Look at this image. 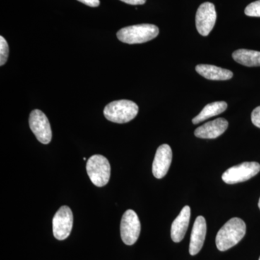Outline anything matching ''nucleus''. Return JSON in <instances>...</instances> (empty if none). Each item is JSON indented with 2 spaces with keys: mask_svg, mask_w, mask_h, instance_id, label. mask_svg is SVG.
<instances>
[{
  "mask_svg": "<svg viewBox=\"0 0 260 260\" xmlns=\"http://www.w3.org/2000/svg\"><path fill=\"white\" fill-rule=\"evenodd\" d=\"M246 226L244 220L239 218L230 219L217 234L215 243L218 250H229L244 238Z\"/></svg>",
  "mask_w": 260,
  "mask_h": 260,
  "instance_id": "1",
  "label": "nucleus"
},
{
  "mask_svg": "<svg viewBox=\"0 0 260 260\" xmlns=\"http://www.w3.org/2000/svg\"><path fill=\"white\" fill-rule=\"evenodd\" d=\"M159 34L156 25L152 24H140L121 28L117 32V38L126 44H143L155 39Z\"/></svg>",
  "mask_w": 260,
  "mask_h": 260,
  "instance_id": "2",
  "label": "nucleus"
},
{
  "mask_svg": "<svg viewBox=\"0 0 260 260\" xmlns=\"http://www.w3.org/2000/svg\"><path fill=\"white\" fill-rule=\"evenodd\" d=\"M139 107L129 100H119L111 102L104 110L108 120L119 124L129 122L138 115Z\"/></svg>",
  "mask_w": 260,
  "mask_h": 260,
  "instance_id": "3",
  "label": "nucleus"
},
{
  "mask_svg": "<svg viewBox=\"0 0 260 260\" xmlns=\"http://www.w3.org/2000/svg\"><path fill=\"white\" fill-rule=\"evenodd\" d=\"M86 170L94 185L102 187L107 185L111 177V166L107 158L94 155L87 161Z\"/></svg>",
  "mask_w": 260,
  "mask_h": 260,
  "instance_id": "4",
  "label": "nucleus"
},
{
  "mask_svg": "<svg viewBox=\"0 0 260 260\" xmlns=\"http://www.w3.org/2000/svg\"><path fill=\"white\" fill-rule=\"evenodd\" d=\"M260 172L259 164L256 162H244L229 168L222 175L224 182L229 184L244 182L254 177Z\"/></svg>",
  "mask_w": 260,
  "mask_h": 260,
  "instance_id": "5",
  "label": "nucleus"
},
{
  "mask_svg": "<svg viewBox=\"0 0 260 260\" xmlns=\"http://www.w3.org/2000/svg\"><path fill=\"white\" fill-rule=\"evenodd\" d=\"M141 224L134 210H127L121 220L120 233L123 242L126 245H133L140 237Z\"/></svg>",
  "mask_w": 260,
  "mask_h": 260,
  "instance_id": "6",
  "label": "nucleus"
},
{
  "mask_svg": "<svg viewBox=\"0 0 260 260\" xmlns=\"http://www.w3.org/2000/svg\"><path fill=\"white\" fill-rule=\"evenodd\" d=\"M29 125L40 143L45 145L50 143L52 138L50 123L42 111L35 109L30 113Z\"/></svg>",
  "mask_w": 260,
  "mask_h": 260,
  "instance_id": "7",
  "label": "nucleus"
},
{
  "mask_svg": "<svg viewBox=\"0 0 260 260\" xmlns=\"http://www.w3.org/2000/svg\"><path fill=\"white\" fill-rule=\"evenodd\" d=\"M217 13L213 3H205L198 8L196 13L197 30L200 35L207 37L212 31L216 22Z\"/></svg>",
  "mask_w": 260,
  "mask_h": 260,
  "instance_id": "8",
  "label": "nucleus"
},
{
  "mask_svg": "<svg viewBox=\"0 0 260 260\" xmlns=\"http://www.w3.org/2000/svg\"><path fill=\"white\" fill-rule=\"evenodd\" d=\"M73 225V212L68 206H62L53 218V234L58 240L69 237Z\"/></svg>",
  "mask_w": 260,
  "mask_h": 260,
  "instance_id": "9",
  "label": "nucleus"
},
{
  "mask_svg": "<svg viewBox=\"0 0 260 260\" xmlns=\"http://www.w3.org/2000/svg\"><path fill=\"white\" fill-rule=\"evenodd\" d=\"M172 161V150L169 145H160L157 149L153 162V174L156 179L167 175Z\"/></svg>",
  "mask_w": 260,
  "mask_h": 260,
  "instance_id": "10",
  "label": "nucleus"
},
{
  "mask_svg": "<svg viewBox=\"0 0 260 260\" xmlns=\"http://www.w3.org/2000/svg\"><path fill=\"white\" fill-rule=\"evenodd\" d=\"M228 126L229 122L226 119L218 118L197 128L194 131V135L197 138L202 139H215L225 133Z\"/></svg>",
  "mask_w": 260,
  "mask_h": 260,
  "instance_id": "11",
  "label": "nucleus"
},
{
  "mask_svg": "<svg viewBox=\"0 0 260 260\" xmlns=\"http://www.w3.org/2000/svg\"><path fill=\"white\" fill-rule=\"evenodd\" d=\"M207 233L206 220L203 216H198L195 220L191 230L189 253L191 255L198 254L204 244Z\"/></svg>",
  "mask_w": 260,
  "mask_h": 260,
  "instance_id": "12",
  "label": "nucleus"
},
{
  "mask_svg": "<svg viewBox=\"0 0 260 260\" xmlns=\"http://www.w3.org/2000/svg\"><path fill=\"white\" fill-rule=\"evenodd\" d=\"M190 215V208L189 206H185L174 220L171 229V237L173 242L179 243L183 240L189 227Z\"/></svg>",
  "mask_w": 260,
  "mask_h": 260,
  "instance_id": "13",
  "label": "nucleus"
},
{
  "mask_svg": "<svg viewBox=\"0 0 260 260\" xmlns=\"http://www.w3.org/2000/svg\"><path fill=\"white\" fill-rule=\"evenodd\" d=\"M197 73L204 77L206 79L211 80H228L232 79L233 73L230 70L218 68L210 64L197 65Z\"/></svg>",
  "mask_w": 260,
  "mask_h": 260,
  "instance_id": "14",
  "label": "nucleus"
},
{
  "mask_svg": "<svg viewBox=\"0 0 260 260\" xmlns=\"http://www.w3.org/2000/svg\"><path fill=\"white\" fill-rule=\"evenodd\" d=\"M227 107L226 102H225L210 103L205 106L202 112L192 119V123L194 124H198L202 121L210 119V118L219 115L225 112Z\"/></svg>",
  "mask_w": 260,
  "mask_h": 260,
  "instance_id": "15",
  "label": "nucleus"
},
{
  "mask_svg": "<svg viewBox=\"0 0 260 260\" xmlns=\"http://www.w3.org/2000/svg\"><path fill=\"white\" fill-rule=\"evenodd\" d=\"M233 59L246 67H260V51L238 49L232 54Z\"/></svg>",
  "mask_w": 260,
  "mask_h": 260,
  "instance_id": "16",
  "label": "nucleus"
},
{
  "mask_svg": "<svg viewBox=\"0 0 260 260\" xmlns=\"http://www.w3.org/2000/svg\"><path fill=\"white\" fill-rule=\"evenodd\" d=\"M9 55V46L3 37H0V65L3 66L7 62Z\"/></svg>",
  "mask_w": 260,
  "mask_h": 260,
  "instance_id": "17",
  "label": "nucleus"
},
{
  "mask_svg": "<svg viewBox=\"0 0 260 260\" xmlns=\"http://www.w3.org/2000/svg\"><path fill=\"white\" fill-rule=\"evenodd\" d=\"M244 13L249 17H260V0L254 2L248 5Z\"/></svg>",
  "mask_w": 260,
  "mask_h": 260,
  "instance_id": "18",
  "label": "nucleus"
},
{
  "mask_svg": "<svg viewBox=\"0 0 260 260\" xmlns=\"http://www.w3.org/2000/svg\"><path fill=\"white\" fill-rule=\"evenodd\" d=\"M251 118L254 125L260 128V107H256L253 110Z\"/></svg>",
  "mask_w": 260,
  "mask_h": 260,
  "instance_id": "19",
  "label": "nucleus"
},
{
  "mask_svg": "<svg viewBox=\"0 0 260 260\" xmlns=\"http://www.w3.org/2000/svg\"><path fill=\"white\" fill-rule=\"evenodd\" d=\"M78 1L83 3L85 5H88V6L93 7V8H95V7L99 6V5H100L99 0H78Z\"/></svg>",
  "mask_w": 260,
  "mask_h": 260,
  "instance_id": "20",
  "label": "nucleus"
},
{
  "mask_svg": "<svg viewBox=\"0 0 260 260\" xmlns=\"http://www.w3.org/2000/svg\"><path fill=\"white\" fill-rule=\"evenodd\" d=\"M121 2L126 3V4L132 5H138L145 4L146 0H121Z\"/></svg>",
  "mask_w": 260,
  "mask_h": 260,
  "instance_id": "21",
  "label": "nucleus"
},
{
  "mask_svg": "<svg viewBox=\"0 0 260 260\" xmlns=\"http://www.w3.org/2000/svg\"><path fill=\"white\" fill-rule=\"evenodd\" d=\"M258 206H259V208L260 210V198H259V203H258Z\"/></svg>",
  "mask_w": 260,
  "mask_h": 260,
  "instance_id": "22",
  "label": "nucleus"
},
{
  "mask_svg": "<svg viewBox=\"0 0 260 260\" xmlns=\"http://www.w3.org/2000/svg\"><path fill=\"white\" fill-rule=\"evenodd\" d=\"M259 260H260V257H259Z\"/></svg>",
  "mask_w": 260,
  "mask_h": 260,
  "instance_id": "23",
  "label": "nucleus"
}]
</instances>
